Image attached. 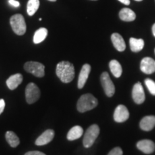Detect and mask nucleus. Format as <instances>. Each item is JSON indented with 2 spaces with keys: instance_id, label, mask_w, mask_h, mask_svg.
Instances as JSON below:
<instances>
[{
  "instance_id": "nucleus-28",
  "label": "nucleus",
  "mask_w": 155,
  "mask_h": 155,
  "mask_svg": "<svg viewBox=\"0 0 155 155\" xmlns=\"http://www.w3.org/2000/svg\"><path fill=\"white\" fill-rule=\"evenodd\" d=\"M9 3L15 7H19V2H17V0H9Z\"/></svg>"
},
{
  "instance_id": "nucleus-33",
  "label": "nucleus",
  "mask_w": 155,
  "mask_h": 155,
  "mask_svg": "<svg viewBox=\"0 0 155 155\" xmlns=\"http://www.w3.org/2000/svg\"><path fill=\"white\" fill-rule=\"evenodd\" d=\"M154 51H155V50H154Z\"/></svg>"
},
{
  "instance_id": "nucleus-10",
  "label": "nucleus",
  "mask_w": 155,
  "mask_h": 155,
  "mask_svg": "<svg viewBox=\"0 0 155 155\" xmlns=\"http://www.w3.org/2000/svg\"><path fill=\"white\" fill-rule=\"evenodd\" d=\"M140 69L146 74H152L155 72V61L152 58H143L140 63Z\"/></svg>"
},
{
  "instance_id": "nucleus-15",
  "label": "nucleus",
  "mask_w": 155,
  "mask_h": 155,
  "mask_svg": "<svg viewBox=\"0 0 155 155\" xmlns=\"http://www.w3.org/2000/svg\"><path fill=\"white\" fill-rule=\"evenodd\" d=\"M23 81V76L20 73L11 75L6 81L7 86L10 90H15L21 84Z\"/></svg>"
},
{
  "instance_id": "nucleus-8",
  "label": "nucleus",
  "mask_w": 155,
  "mask_h": 155,
  "mask_svg": "<svg viewBox=\"0 0 155 155\" xmlns=\"http://www.w3.org/2000/svg\"><path fill=\"white\" fill-rule=\"evenodd\" d=\"M129 112L125 106L120 104L116 108L114 114V121L118 122V123H122V122L127 121L129 119Z\"/></svg>"
},
{
  "instance_id": "nucleus-17",
  "label": "nucleus",
  "mask_w": 155,
  "mask_h": 155,
  "mask_svg": "<svg viewBox=\"0 0 155 155\" xmlns=\"http://www.w3.org/2000/svg\"><path fill=\"white\" fill-rule=\"evenodd\" d=\"M83 134V128L80 126H75L70 129L67 134V139L69 141H74L81 138Z\"/></svg>"
},
{
  "instance_id": "nucleus-31",
  "label": "nucleus",
  "mask_w": 155,
  "mask_h": 155,
  "mask_svg": "<svg viewBox=\"0 0 155 155\" xmlns=\"http://www.w3.org/2000/svg\"><path fill=\"white\" fill-rule=\"evenodd\" d=\"M48 1H50V2H55L56 0H48Z\"/></svg>"
},
{
  "instance_id": "nucleus-4",
  "label": "nucleus",
  "mask_w": 155,
  "mask_h": 155,
  "mask_svg": "<svg viewBox=\"0 0 155 155\" xmlns=\"http://www.w3.org/2000/svg\"><path fill=\"white\" fill-rule=\"evenodd\" d=\"M100 133L99 127L96 124H93L89 127L83 137V144L84 147L89 148L94 144L95 141Z\"/></svg>"
},
{
  "instance_id": "nucleus-30",
  "label": "nucleus",
  "mask_w": 155,
  "mask_h": 155,
  "mask_svg": "<svg viewBox=\"0 0 155 155\" xmlns=\"http://www.w3.org/2000/svg\"><path fill=\"white\" fill-rule=\"evenodd\" d=\"M152 33H153V35H154V36L155 37V23L153 25V26H152Z\"/></svg>"
},
{
  "instance_id": "nucleus-14",
  "label": "nucleus",
  "mask_w": 155,
  "mask_h": 155,
  "mask_svg": "<svg viewBox=\"0 0 155 155\" xmlns=\"http://www.w3.org/2000/svg\"><path fill=\"white\" fill-rule=\"evenodd\" d=\"M139 127L142 130L149 131L155 127V116H147L141 120Z\"/></svg>"
},
{
  "instance_id": "nucleus-3",
  "label": "nucleus",
  "mask_w": 155,
  "mask_h": 155,
  "mask_svg": "<svg viewBox=\"0 0 155 155\" xmlns=\"http://www.w3.org/2000/svg\"><path fill=\"white\" fill-rule=\"evenodd\" d=\"M10 25L12 30L17 35H23L26 32L27 26L24 17L20 14H16L11 17Z\"/></svg>"
},
{
  "instance_id": "nucleus-20",
  "label": "nucleus",
  "mask_w": 155,
  "mask_h": 155,
  "mask_svg": "<svg viewBox=\"0 0 155 155\" xmlns=\"http://www.w3.org/2000/svg\"><path fill=\"white\" fill-rule=\"evenodd\" d=\"M48 31L46 28H41L36 30L33 36V42L35 44H39L45 40L48 36Z\"/></svg>"
},
{
  "instance_id": "nucleus-24",
  "label": "nucleus",
  "mask_w": 155,
  "mask_h": 155,
  "mask_svg": "<svg viewBox=\"0 0 155 155\" xmlns=\"http://www.w3.org/2000/svg\"><path fill=\"white\" fill-rule=\"evenodd\" d=\"M145 85H146L147 88H148L149 91L152 94L153 96H155V82L152 81V79L147 78L144 81Z\"/></svg>"
},
{
  "instance_id": "nucleus-2",
  "label": "nucleus",
  "mask_w": 155,
  "mask_h": 155,
  "mask_svg": "<svg viewBox=\"0 0 155 155\" xmlns=\"http://www.w3.org/2000/svg\"><path fill=\"white\" fill-rule=\"evenodd\" d=\"M98 105V100L92 94H86L80 97L77 103V109L81 113L90 111Z\"/></svg>"
},
{
  "instance_id": "nucleus-23",
  "label": "nucleus",
  "mask_w": 155,
  "mask_h": 155,
  "mask_svg": "<svg viewBox=\"0 0 155 155\" xmlns=\"http://www.w3.org/2000/svg\"><path fill=\"white\" fill-rule=\"evenodd\" d=\"M40 7V0H29L27 6V12L30 16H33Z\"/></svg>"
},
{
  "instance_id": "nucleus-22",
  "label": "nucleus",
  "mask_w": 155,
  "mask_h": 155,
  "mask_svg": "<svg viewBox=\"0 0 155 155\" xmlns=\"http://www.w3.org/2000/svg\"><path fill=\"white\" fill-rule=\"evenodd\" d=\"M5 138L8 144L12 147H17L19 144V142H20L19 137H17L16 134L11 131H7L5 134Z\"/></svg>"
},
{
  "instance_id": "nucleus-27",
  "label": "nucleus",
  "mask_w": 155,
  "mask_h": 155,
  "mask_svg": "<svg viewBox=\"0 0 155 155\" xmlns=\"http://www.w3.org/2000/svg\"><path fill=\"white\" fill-rule=\"evenodd\" d=\"M5 108V101L4 99H0V115L4 111Z\"/></svg>"
},
{
  "instance_id": "nucleus-7",
  "label": "nucleus",
  "mask_w": 155,
  "mask_h": 155,
  "mask_svg": "<svg viewBox=\"0 0 155 155\" xmlns=\"http://www.w3.org/2000/svg\"><path fill=\"white\" fill-rule=\"evenodd\" d=\"M101 83L106 96H113L115 94V86L107 72H104L101 75Z\"/></svg>"
},
{
  "instance_id": "nucleus-9",
  "label": "nucleus",
  "mask_w": 155,
  "mask_h": 155,
  "mask_svg": "<svg viewBox=\"0 0 155 155\" xmlns=\"http://www.w3.org/2000/svg\"><path fill=\"white\" fill-rule=\"evenodd\" d=\"M132 98L134 101L137 104H141L145 101V94L142 85L140 82L134 84L132 90Z\"/></svg>"
},
{
  "instance_id": "nucleus-25",
  "label": "nucleus",
  "mask_w": 155,
  "mask_h": 155,
  "mask_svg": "<svg viewBox=\"0 0 155 155\" xmlns=\"http://www.w3.org/2000/svg\"><path fill=\"white\" fill-rule=\"evenodd\" d=\"M108 155H123V151L120 147H115L108 153Z\"/></svg>"
},
{
  "instance_id": "nucleus-16",
  "label": "nucleus",
  "mask_w": 155,
  "mask_h": 155,
  "mask_svg": "<svg viewBox=\"0 0 155 155\" xmlns=\"http://www.w3.org/2000/svg\"><path fill=\"white\" fill-rule=\"evenodd\" d=\"M111 41L118 51L122 52L126 49V44L123 38L119 33H114L111 35Z\"/></svg>"
},
{
  "instance_id": "nucleus-29",
  "label": "nucleus",
  "mask_w": 155,
  "mask_h": 155,
  "mask_svg": "<svg viewBox=\"0 0 155 155\" xmlns=\"http://www.w3.org/2000/svg\"><path fill=\"white\" fill-rule=\"evenodd\" d=\"M119 1L126 5H129L130 4V0H119Z\"/></svg>"
},
{
  "instance_id": "nucleus-1",
  "label": "nucleus",
  "mask_w": 155,
  "mask_h": 155,
  "mask_svg": "<svg viewBox=\"0 0 155 155\" xmlns=\"http://www.w3.org/2000/svg\"><path fill=\"white\" fill-rule=\"evenodd\" d=\"M56 75L63 83H68L75 77V68L68 61H61L56 66Z\"/></svg>"
},
{
  "instance_id": "nucleus-32",
  "label": "nucleus",
  "mask_w": 155,
  "mask_h": 155,
  "mask_svg": "<svg viewBox=\"0 0 155 155\" xmlns=\"http://www.w3.org/2000/svg\"><path fill=\"white\" fill-rule=\"evenodd\" d=\"M135 1H137V2H141V1H142V0H135Z\"/></svg>"
},
{
  "instance_id": "nucleus-26",
  "label": "nucleus",
  "mask_w": 155,
  "mask_h": 155,
  "mask_svg": "<svg viewBox=\"0 0 155 155\" xmlns=\"http://www.w3.org/2000/svg\"><path fill=\"white\" fill-rule=\"evenodd\" d=\"M25 155H46L43 152H40V151H30V152H27Z\"/></svg>"
},
{
  "instance_id": "nucleus-21",
  "label": "nucleus",
  "mask_w": 155,
  "mask_h": 155,
  "mask_svg": "<svg viewBox=\"0 0 155 155\" xmlns=\"http://www.w3.org/2000/svg\"><path fill=\"white\" fill-rule=\"evenodd\" d=\"M109 68L114 76L116 78H119L121 76L122 74V67L119 61H116V60H112L109 63Z\"/></svg>"
},
{
  "instance_id": "nucleus-13",
  "label": "nucleus",
  "mask_w": 155,
  "mask_h": 155,
  "mask_svg": "<svg viewBox=\"0 0 155 155\" xmlns=\"http://www.w3.org/2000/svg\"><path fill=\"white\" fill-rule=\"evenodd\" d=\"M55 136V132L53 129H48L44 131L35 141V144L37 146H43L48 144L53 140Z\"/></svg>"
},
{
  "instance_id": "nucleus-11",
  "label": "nucleus",
  "mask_w": 155,
  "mask_h": 155,
  "mask_svg": "<svg viewBox=\"0 0 155 155\" xmlns=\"http://www.w3.org/2000/svg\"><path fill=\"white\" fill-rule=\"evenodd\" d=\"M91 71V67L89 64H84L83 65L78 76V88L79 89H82L84 87L88 80Z\"/></svg>"
},
{
  "instance_id": "nucleus-6",
  "label": "nucleus",
  "mask_w": 155,
  "mask_h": 155,
  "mask_svg": "<svg viewBox=\"0 0 155 155\" xmlns=\"http://www.w3.org/2000/svg\"><path fill=\"white\" fill-rule=\"evenodd\" d=\"M24 69L38 78H42L45 75V65L38 62H27L24 65Z\"/></svg>"
},
{
  "instance_id": "nucleus-18",
  "label": "nucleus",
  "mask_w": 155,
  "mask_h": 155,
  "mask_svg": "<svg viewBox=\"0 0 155 155\" xmlns=\"http://www.w3.org/2000/svg\"><path fill=\"white\" fill-rule=\"evenodd\" d=\"M119 17L121 19L125 22H131L136 19V14L130 9L124 8L120 11Z\"/></svg>"
},
{
  "instance_id": "nucleus-19",
  "label": "nucleus",
  "mask_w": 155,
  "mask_h": 155,
  "mask_svg": "<svg viewBox=\"0 0 155 155\" xmlns=\"http://www.w3.org/2000/svg\"><path fill=\"white\" fill-rule=\"evenodd\" d=\"M130 48L134 53H138L143 49L144 46V41L142 39H137L131 38L129 40Z\"/></svg>"
},
{
  "instance_id": "nucleus-5",
  "label": "nucleus",
  "mask_w": 155,
  "mask_h": 155,
  "mask_svg": "<svg viewBox=\"0 0 155 155\" xmlns=\"http://www.w3.org/2000/svg\"><path fill=\"white\" fill-rule=\"evenodd\" d=\"M40 97V91L34 83H30L25 88V98L29 104L35 103Z\"/></svg>"
},
{
  "instance_id": "nucleus-12",
  "label": "nucleus",
  "mask_w": 155,
  "mask_h": 155,
  "mask_svg": "<svg viewBox=\"0 0 155 155\" xmlns=\"http://www.w3.org/2000/svg\"><path fill=\"white\" fill-rule=\"evenodd\" d=\"M137 148L139 150L144 152V154H152L155 150V144L154 142L150 139H144L137 142Z\"/></svg>"
}]
</instances>
